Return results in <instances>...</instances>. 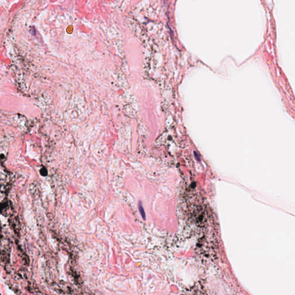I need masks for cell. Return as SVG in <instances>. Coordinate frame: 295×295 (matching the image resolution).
<instances>
[{
  "instance_id": "1",
  "label": "cell",
  "mask_w": 295,
  "mask_h": 295,
  "mask_svg": "<svg viewBox=\"0 0 295 295\" xmlns=\"http://www.w3.org/2000/svg\"><path fill=\"white\" fill-rule=\"evenodd\" d=\"M138 208H139V210H140V212L141 213V215L143 218L144 220H145L146 219V216H145V212H144V209L142 206V205L141 204H140V202L139 203V206H138Z\"/></svg>"
}]
</instances>
